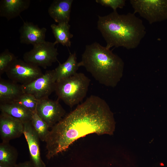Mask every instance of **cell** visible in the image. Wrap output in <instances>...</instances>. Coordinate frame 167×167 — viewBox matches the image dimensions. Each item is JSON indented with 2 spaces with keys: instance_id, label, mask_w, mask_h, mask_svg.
Wrapping results in <instances>:
<instances>
[{
  "instance_id": "cell-1",
  "label": "cell",
  "mask_w": 167,
  "mask_h": 167,
  "mask_svg": "<svg viewBox=\"0 0 167 167\" xmlns=\"http://www.w3.org/2000/svg\"><path fill=\"white\" fill-rule=\"evenodd\" d=\"M113 114L106 102L92 95L66 114L50 131L45 141L47 158L66 151L77 139L91 134L113 135Z\"/></svg>"
},
{
  "instance_id": "cell-2",
  "label": "cell",
  "mask_w": 167,
  "mask_h": 167,
  "mask_svg": "<svg viewBox=\"0 0 167 167\" xmlns=\"http://www.w3.org/2000/svg\"><path fill=\"white\" fill-rule=\"evenodd\" d=\"M97 27L109 49L113 46L135 49L146 33L142 20L134 13L119 14L115 11L105 16H98Z\"/></svg>"
},
{
  "instance_id": "cell-3",
  "label": "cell",
  "mask_w": 167,
  "mask_h": 167,
  "mask_svg": "<svg viewBox=\"0 0 167 167\" xmlns=\"http://www.w3.org/2000/svg\"><path fill=\"white\" fill-rule=\"evenodd\" d=\"M78 65L84 67L100 84L114 88L122 76L124 63L110 49L95 42L86 46Z\"/></svg>"
},
{
  "instance_id": "cell-4",
  "label": "cell",
  "mask_w": 167,
  "mask_h": 167,
  "mask_svg": "<svg viewBox=\"0 0 167 167\" xmlns=\"http://www.w3.org/2000/svg\"><path fill=\"white\" fill-rule=\"evenodd\" d=\"M90 80L82 73L56 82L55 92L58 99L61 100L70 108L78 105L86 96Z\"/></svg>"
},
{
  "instance_id": "cell-5",
  "label": "cell",
  "mask_w": 167,
  "mask_h": 167,
  "mask_svg": "<svg viewBox=\"0 0 167 167\" xmlns=\"http://www.w3.org/2000/svg\"><path fill=\"white\" fill-rule=\"evenodd\" d=\"M55 42L45 41L34 45L32 49L25 52L23 60L25 62L45 69L58 61V54Z\"/></svg>"
},
{
  "instance_id": "cell-6",
  "label": "cell",
  "mask_w": 167,
  "mask_h": 167,
  "mask_svg": "<svg viewBox=\"0 0 167 167\" xmlns=\"http://www.w3.org/2000/svg\"><path fill=\"white\" fill-rule=\"evenodd\" d=\"M134 10L150 24L167 19V0H130Z\"/></svg>"
},
{
  "instance_id": "cell-7",
  "label": "cell",
  "mask_w": 167,
  "mask_h": 167,
  "mask_svg": "<svg viewBox=\"0 0 167 167\" xmlns=\"http://www.w3.org/2000/svg\"><path fill=\"white\" fill-rule=\"evenodd\" d=\"M5 73L10 80L22 85L31 83L43 74L39 67L17 58Z\"/></svg>"
},
{
  "instance_id": "cell-8",
  "label": "cell",
  "mask_w": 167,
  "mask_h": 167,
  "mask_svg": "<svg viewBox=\"0 0 167 167\" xmlns=\"http://www.w3.org/2000/svg\"><path fill=\"white\" fill-rule=\"evenodd\" d=\"M56 83L54 70L47 71L31 83L22 85L24 93L33 95L38 100L49 98L55 92Z\"/></svg>"
},
{
  "instance_id": "cell-9",
  "label": "cell",
  "mask_w": 167,
  "mask_h": 167,
  "mask_svg": "<svg viewBox=\"0 0 167 167\" xmlns=\"http://www.w3.org/2000/svg\"><path fill=\"white\" fill-rule=\"evenodd\" d=\"M36 112L51 128L66 115L58 99L53 100L49 98L38 100Z\"/></svg>"
},
{
  "instance_id": "cell-10",
  "label": "cell",
  "mask_w": 167,
  "mask_h": 167,
  "mask_svg": "<svg viewBox=\"0 0 167 167\" xmlns=\"http://www.w3.org/2000/svg\"><path fill=\"white\" fill-rule=\"evenodd\" d=\"M24 132V124L20 120L1 112L0 135L2 142H9L11 139L20 137Z\"/></svg>"
},
{
  "instance_id": "cell-11",
  "label": "cell",
  "mask_w": 167,
  "mask_h": 167,
  "mask_svg": "<svg viewBox=\"0 0 167 167\" xmlns=\"http://www.w3.org/2000/svg\"><path fill=\"white\" fill-rule=\"evenodd\" d=\"M24 135L27 142L30 161L34 167H46L41 159L40 148V138L33 128L31 121L24 123Z\"/></svg>"
},
{
  "instance_id": "cell-12",
  "label": "cell",
  "mask_w": 167,
  "mask_h": 167,
  "mask_svg": "<svg viewBox=\"0 0 167 167\" xmlns=\"http://www.w3.org/2000/svg\"><path fill=\"white\" fill-rule=\"evenodd\" d=\"M19 31L21 43L33 45L45 41L46 28H40L32 22H24Z\"/></svg>"
},
{
  "instance_id": "cell-13",
  "label": "cell",
  "mask_w": 167,
  "mask_h": 167,
  "mask_svg": "<svg viewBox=\"0 0 167 167\" xmlns=\"http://www.w3.org/2000/svg\"><path fill=\"white\" fill-rule=\"evenodd\" d=\"M73 0H54L48 9L50 17L58 24L69 23Z\"/></svg>"
},
{
  "instance_id": "cell-14",
  "label": "cell",
  "mask_w": 167,
  "mask_h": 167,
  "mask_svg": "<svg viewBox=\"0 0 167 167\" xmlns=\"http://www.w3.org/2000/svg\"><path fill=\"white\" fill-rule=\"evenodd\" d=\"M30 0H1L0 1V16L8 20L19 15L29 7Z\"/></svg>"
},
{
  "instance_id": "cell-15",
  "label": "cell",
  "mask_w": 167,
  "mask_h": 167,
  "mask_svg": "<svg viewBox=\"0 0 167 167\" xmlns=\"http://www.w3.org/2000/svg\"><path fill=\"white\" fill-rule=\"evenodd\" d=\"M24 92L22 85L0 78V104L15 102Z\"/></svg>"
},
{
  "instance_id": "cell-16",
  "label": "cell",
  "mask_w": 167,
  "mask_h": 167,
  "mask_svg": "<svg viewBox=\"0 0 167 167\" xmlns=\"http://www.w3.org/2000/svg\"><path fill=\"white\" fill-rule=\"evenodd\" d=\"M79 67L75 53H70L66 60L54 69L56 82L74 75Z\"/></svg>"
},
{
  "instance_id": "cell-17",
  "label": "cell",
  "mask_w": 167,
  "mask_h": 167,
  "mask_svg": "<svg viewBox=\"0 0 167 167\" xmlns=\"http://www.w3.org/2000/svg\"><path fill=\"white\" fill-rule=\"evenodd\" d=\"M0 110L19 120L23 123L31 121L33 113L15 102L0 104Z\"/></svg>"
},
{
  "instance_id": "cell-18",
  "label": "cell",
  "mask_w": 167,
  "mask_h": 167,
  "mask_svg": "<svg viewBox=\"0 0 167 167\" xmlns=\"http://www.w3.org/2000/svg\"><path fill=\"white\" fill-rule=\"evenodd\" d=\"M71 26L69 23H61L57 25L52 24L50 26L56 44L60 43L67 47L71 45V39L73 36L70 31Z\"/></svg>"
},
{
  "instance_id": "cell-19",
  "label": "cell",
  "mask_w": 167,
  "mask_h": 167,
  "mask_svg": "<svg viewBox=\"0 0 167 167\" xmlns=\"http://www.w3.org/2000/svg\"><path fill=\"white\" fill-rule=\"evenodd\" d=\"M18 156L17 150L9 142L0 143V164L7 167H15Z\"/></svg>"
},
{
  "instance_id": "cell-20",
  "label": "cell",
  "mask_w": 167,
  "mask_h": 167,
  "mask_svg": "<svg viewBox=\"0 0 167 167\" xmlns=\"http://www.w3.org/2000/svg\"><path fill=\"white\" fill-rule=\"evenodd\" d=\"M31 122L40 140L45 142L50 131L47 124L38 115L36 112L32 113Z\"/></svg>"
},
{
  "instance_id": "cell-21",
  "label": "cell",
  "mask_w": 167,
  "mask_h": 167,
  "mask_svg": "<svg viewBox=\"0 0 167 167\" xmlns=\"http://www.w3.org/2000/svg\"><path fill=\"white\" fill-rule=\"evenodd\" d=\"M38 101L33 95L24 93L15 102L34 113L36 112Z\"/></svg>"
},
{
  "instance_id": "cell-22",
  "label": "cell",
  "mask_w": 167,
  "mask_h": 167,
  "mask_svg": "<svg viewBox=\"0 0 167 167\" xmlns=\"http://www.w3.org/2000/svg\"><path fill=\"white\" fill-rule=\"evenodd\" d=\"M16 57L7 49L0 54V75L4 73L8 66L14 60Z\"/></svg>"
},
{
  "instance_id": "cell-23",
  "label": "cell",
  "mask_w": 167,
  "mask_h": 167,
  "mask_svg": "<svg viewBox=\"0 0 167 167\" xmlns=\"http://www.w3.org/2000/svg\"><path fill=\"white\" fill-rule=\"evenodd\" d=\"M96 2L102 6L111 7L113 11H117L118 8H122L126 4L125 0H96Z\"/></svg>"
},
{
  "instance_id": "cell-24",
  "label": "cell",
  "mask_w": 167,
  "mask_h": 167,
  "mask_svg": "<svg viewBox=\"0 0 167 167\" xmlns=\"http://www.w3.org/2000/svg\"><path fill=\"white\" fill-rule=\"evenodd\" d=\"M15 167H34L31 161H26L17 164Z\"/></svg>"
},
{
  "instance_id": "cell-25",
  "label": "cell",
  "mask_w": 167,
  "mask_h": 167,
  "mask_svg": "<svg viewBox=\"0 0 167 167\" xmlns=\"http://www.w3.org/2000/svg\"><path fill=\"white\" fill-rule=\"evenodd\" d=\"M0 167H7L5 166L2 164H0Z\"/></svg>"
}]
</instances>
